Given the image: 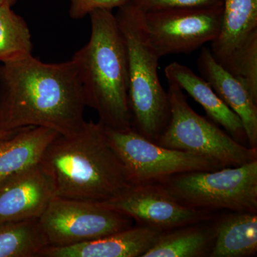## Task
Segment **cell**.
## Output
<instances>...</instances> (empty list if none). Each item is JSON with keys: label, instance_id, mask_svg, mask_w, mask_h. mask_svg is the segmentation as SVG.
<instances>
[{"label": "cell", "instance_id": "obj_1", "mask_svg": "<svg viewBox=\"0 0 257 257\" xmlns=\"http://www.w3.org/2000/svg\"><path fill=\"white\" fill-rule=\"evenodd\" d=\"M86 106L71 60L47 63L31 55L0 64V130L42 126L71 135L85 122Z\"/></svg>", "mask_w": 257, "mask_h": 257}, {"label": "cell", "instance_id": "obj_2", "mask_svg": "<svg viewBox=\"0 0 257 257\" xmlns=\"http://www.w3.org/2000/svg\"><path fill=\"white\" fill-rule=\"evenodd\" d=\"M40 165L53 183L55 197L104 202L131 186L100 121H86L76 133L59 135Z\"/></svg>", "mask_w": 257, "mask_h": 257}, {"label": "cell", "instance_id": "obj_3", "mask_svg": "<svg viewBox=\"0 0 257 257\" xmlns=\"http://www.w3.org/2000/svg\"><path fill=\"white\" fill-rule=\"evenodd\" d=\"M90 17L89 42L74 54L86 105L97 113L101 124L116 130L132 128L128 106L126 46L111 10H97Z\"/></svg>", "mask_w": 257, "mask_h": 257}, {"label": "cell", "instance_id": "obj_4", "mask_svg": "<svg viewBox=\"0 0 257 257\" xmlns=\"http://www.w3.org/2000/svg\"><path fill=\"white\" fill-rule=\"evenodd\" d=\"M115 17L127 56L132 128L157 143L170 119L168 96L159 77L160 57L149 38L142 10L128 0Z\"/></svg>", "mask_w": 257, "mask_h": 257}, {"label": "cell", "instance_id": "obj_5", "mask_svg": "<svg viewBox=\"0 0 257 257\" xmlns=\"http://www.w3.org/2000/svg\"><path fill=\"white\" fill-rule=\"evenodd\" d=\"M170 119L157 144L213 161L222 168L257 160V148L244 146L189 105L183 91L168 83Z\"/></svg>", "mask_w": 257, "mask_h": 257}, {"label": "cell", "instance_id": "obj_6", "mask_svg": "<svg viewBox=\"0 0 257 257\" xmlns=\"http://www.w3.org/2000/svg\"><path fill=\"white\" fill-rule=\"evenodd\" d=\"M160 184L194 209L257 211V160L239 167L184 172Z\"/></svg>", "mask_w": 257, "mask_h": 257}, {"label": "cell", "instance_id": "obj_7", "mask_svg": "<svg viewBox=\"0 0 257 257\" xmlns=\"http://www.w3.org/2000/svg\"><path fill=\"white\" fill-rule=\"evenodd\" d=\"M104 128L108 141L124 166L131 185L160 184L184 172L222 168L204 157L160 146L133 128Z\"/></svg>", "mask_w": 257, "mask_h": 257}, {"label": "cell", "instance_id": "obj_8", "mask_svg": "<svg viewBox=\"0 0 257 257\" xmlns=\"http://www.w3.org/2000/svg\"><path fill=\"white\" fill-rule=\"evenodd\" d=\"M49 246L78 244L128 229L132 219L101 203L55 197L39 218Z\"/></svg>", "mask_w": 257, "mask_h": 257}, {"label": "cell", "instance_id": "obj_9", "mask_svg": "<svg viewBox=\"0 0 257 257\" xmlns=\"http://www.w3.org/2000/svg\"><path fill=\"white\" fill-rule=\"evenodd\" d=\"M222 20L211 52L257 102V0H223Z\"/></svg>", "mask_w": 257, "mask_h": 257}, {"label": "cell", "instance_id": "obj_10", "mask_svg": "<svg viewBox=\"0 0 257 257\" xmlns=\"http://www.w3.org/2000/svg\"><path fill=\"white\" fill-rule=\"evenodd\" d=\"M224 3L145 13L149 38L160 57L189 54L217 37Z\"/></svg>", "mask_w": 257, "mask_h": 257}, {"label": "cell", "instance_id": "obj_11", "mask_svg": "<svg viewBox=\"0 0 257 257\" xmlns=\"http://www.w3.org/2000/svg\"><path fill=\"white\" fill-rule=\"evenodd\" d=\"M100 203L135 219L142 226L162 231L210 219L209 211L184 205L161 184L131 185L114 197Z\"/></svg>", "mask_w": 257, "mask_h": 257}, {"label": "cell", "instance_id": "obj_12", "mask_svg": "<svg viewBox=\"0 0 257 257\" xmlns=\"http://www.w3.org/2000/svg\"><path fill=\"white\" fill-rule=\"evenodd\" d=\"M55 198L50 177L40 164L0 182V224L39 219Z\"/></svg>", "mask_w": 257, "mask_h": 257}, {"label": "cell", "instance_id": "obj_13", "mask_svg": "<svg viewBox=\"0 0 257 257\" xmlns=\"http://www.w3.org/2000/svg\"><path fill=\"white\" fill-rule=\"evenodd\" d=\"M197 64L201 77L241 119L248 146L257 148V102L248 89L216 62L209 48L202 49Z\"/></svg>", "mask_w": 257, "mask_h": 257}, {"label": "cell", "instance_id": "obj_14", "mask_svg": "<svg viewBox=\"0 0 257 257\" xmlns=\"http://www.w3.org/2000/svg\"><path fill=\"white\" fill-rule=\"evenodd\" d=\"M163 232L150 226H131L78 244L47 246L40 257H142Z\"/></svg>", "mask_w": 257, "mask_h": 257}, {"label": "cell", "instance_id": "obj_15", "mask_svg": "<svg viewBox=\"0 0 257 257\" xmlns=\"http://www.w3.org/2000/svg\"><path fill=\"white\" fill-rule=\"evenodd\" d=\"M167 82L178 86L204 108L207 116L221 125L236 142L248 146L247 138L241 119L218 96L201 76L187 66L174 62L165 69Z\"/></svg>", "mask_w": 257, "mask_h": 257}, {"label": "cell", "instance_id": "obj_16", "mask_svg": "<svg viewBox=\"0 0 257 257\" xmlns=\"http://www.w3.org/2000/svg\"><path fill=\"white\" fill-rule=\"evenodd\" d=\"M59 135L50 128L29 126L0 142V182L39 165L47 149Z\"/></svg>", "mask_w": 257, "mask_h": 257}, {"label": "cell", "instance_id": "obj_17", "mask_svg": "<svg viewBox=\"0 0 257 257\" xmlns=\"http://www.w3.org/2000/svg\"><path fill=\"white\" fill-rule=\"evenodd\" d=\"M256 251V213L238 211L216 225L209 256H249Z\"/></svg>", "mask_w": 257, "mask_h": 257}, {"label": "cell", "instance_id": "obj_18", "mask_svg": "<svg viewBox=\"0 0 257 257\" xmlns=\"http://www.w3.org/2000/svg\"><path fill=\"white\" fill-rule=\"evenodd\" d=\"M198 224L164 231L142 257H199L209 254L214 239V229Z\"/></svg>", "mask_w": 257, "mask_h": 257}, {"label": "cell", "instance_id": "obj_19", "mask_svg": "<svg viewBox=\"0 0 257 257\" xmlns=\"http://www.w3.org/2000/svg\"><path fill=\"white\" fill-rule=\"evenodd\" d=\"M47 246L39 219L0 224V257H40Z\"/></svg>", "mask_w": 257, "mask_h": 257}, {"label": "cell", "instance_id": "obj_20", "mask_svg": "<svg viewBox=\"0 0 257 257\" xmlns=\"http://www.w3.org/2000/svg\"><path fill=\"white\" fill-rule=\"evenodd\" d=\"M32 34L26 20L13 7L0 8V64L32 55Z\"/></svg>", "mask_w": 257, "mask_h": 257}, {"label": "cell", "instance_id": "obj_21", "mask_svg": "<svg viewBox=\"0 0 257 257\" xmlns=\"http://www.w3.org/2000/svg\"><path fill=\"white\" fill-rule=\"evenodd\" d=\"M144 13L175 9L204 8L223 4V0H130Z\"/></svg>", "mask_w": 257, "mask_h": 257}, {"label": "cell", "instance_id": "obj_22", "mask_svg": "<svg viewBox=\"0 0 257 257\" xmlns=\"http://www.w3.org/2000/svg\"><path fill=\"white\" fill-rule=\"evenodd\" d=\"M69 15L72 20H79L97 10H112L119 8L128 0H69Z\"/></svg>", "mask_w": 257, "mask_h": 257}, {"label": "cell", "instance_id": "obj_23", "mask_svg": "<svg viewBox=\"0 0 257 257\" xmlns=\"http://www.w3.org/2000/svg\"><path fill=\"white\" fill-rule=\"evenodd\" d=\"M20 130H21V128H20ZM18 130H11V131H3V130H0V142L3 141V140H5V139H8L13 136Z\"/></svg>", "mask_w": 257, "mask_h": 257}, {"label": "cell", "instance_id": "obj_24", "mask_svg": "<svg viewBox=\"0 0 257 257\" xmlns=\"http://www.w3.org/2000/svg\"><path fill=\"white\" fill-rule=\"evenodd\" d=\"M18 0H0V8L5 5H8V6L13 7L17 3Z\"/></svg>", "mask_w": 257, "mask_h": 257}]
</instances>
